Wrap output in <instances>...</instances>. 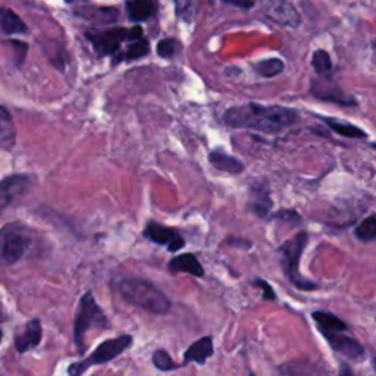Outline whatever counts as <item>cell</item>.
I'll return each instance as SVG.
<instances>
[{"mask_svg": "<svg viewBox=\"0 0 376 376\" xmlns=\"http://www.w3.org/2000/svg\"><path fill=\"white\" fill-rule=\"evenodd\" d=\"M298 121V113L294 109L277 106V104L249 103L243 106H234L223 115V123L232 128H247L267 134H277L294 125Z\"/></svg>", "mask_w": 376, "mask_h": 376, "instance_id": "6da1fadb", "label": "cell"}, {"mask_svg": "<svg viewBox=\"0 0 376 376\" xmlns=\"http://www.w3.org/2000/svg\"><path fill=\"white\" fill-rule=\"evenodd\" d=\"M113 287L125 302L153 314H165L172 309L171 300L153 282L143 278H121L113 282Z\"/></svg>", "mask_w": 376, "mask_h": 376, "instance_id": "7a4b0ae2", "label": "cell"}, {"mask_svg": "<svg viewBox=\"0 0 376 376\" xmlns=\"http://www.w3.org/2000/svg\"><path fill=\"white\" fill-rule=\"evenodd\" d=\"M111 323L106 318V314L97 305L96 298L92 291H87L78 303L77 313H75L74 319V342L77 345L78 353H84L87 350L85 337L90 330H104L109 329Z\"/></svg>", "mask_w": 376, "mask_h": 376, "instance_id": "3957f363", "label": "cell"}, {"mask_svg": "<svg viewBox=\"0 0 376 376\" xmlns=\"http://www.w3.org/2000/svg\"><path fill=\"white\" fill-rule=\"evenodd\" d=\"M309 235L306 231H302L295 234L293 238L287 239L279 249V260L281 267L284 270L285 277L294 285L297 290L302 291H314L318 290V284H314L309 279H306L302 274H300V259H302L303 251L307 246Z\"/></svg>", "mask_w": 376, "mask_h": 376, "instance_id": "277c9868", "label": "cell"}, {"mask_svg": "<svg viewBox=\"0 0 376 376\" xmlns=\"http://www.w3.org/2000/svg\"><path fill=\"white\" fill-rule=\"evenodd\" d=\"M33 244V231L21 223H6L0 235V259L4 265L18 263Z\"/></svg>", "mask_w": 376, "mask_h": 376, "instance_id": "5b68a950", "label": "cell"}, {"mask_svg": "<svg viewBox=\"0 0 376 376\" xmlns=\"http://www.w3.org/2000/svg\"><path fill=\"white\" fill-rule=\"evenodd\" d=\"M131 345H132V335H130V334H124V335H119L116 338L103 341L88 357L80 360V362L71 363L68 366V376H81L90 368L109 363L118 356H121L123 353H125L131 347Z\"/></svg>", "mask_w": 376, "mask_h": 376, "instance_id": "8992f818", "label": "cell"}, {"mask_svg": "<svg viewBox=\"0 0 376 376\" xmlns=\"http://www.w3.org/2000/svg\"><path fill=\"white\" fill-rule=\"evenodd\" d=\"M85 37L93 44L95 50L100 56H108L118 52L125 40L132 41V28H111L104 29V32H87Z\"/></svg>", "mask_w": 376, "mask_h": 376, "instance_id": "52a82bcc", "label": "cell"}, {"mask_svg": "<svg viewBox=\"0 0 376 376\" xmlns=\"http://www.w3.org/2000/svg\"><path fill=\"white\" fill-rule=\"evenodd\" d=\"M144 238L158 246L167 247L171 253H178L186 247V238L176 228L167 227L156 221H150L143 231Z\"/></svg>", "mask_w": 376, "mask_h": 376, "instance_id": "ba28073f", "label": "cell"}, {"mask_svg": "<svg viewBox=\"0 0 376 376\" xmlns=\"http://www.w3.org/2000/svg\"><path fill=\"white\" fill-rule=\"evenodd\" d=\"M312 95L316 99H321L323 102L337 103L340 106H349L353 108L357 104L354 97H351L349 93H345L341 87H338L335 83L329 80H316L312 84Z\"/></svg>", "mask_w": 376, "mask_h": 376, "instance_id": "9c48e42d", "label": "cell"}, {"mask_svg": "<svg viewBox=\"0 0 376 376\" xmlns=\"http://www.w3.org/2000/svg\"><path fill=\"white\" fill-rule=\"evenodd\" d=\"M32 183L33 178L25 174H17L4 178L2 184H0V206H2V210H5L13 200L21 197L28 187L32 186Z\"/></svg>", "mask_w": 376, "mask_h": 376, "instance_id": "30bf717a", "label": "cell"}, {"mask_svg": "<svg viewBox=\"0 0 376 376\" xmlns=\"http://www.w3.org/2000/svg\"><path fill=\"white\" fill-rule=\"evenodd\" d=\"M322 337L328 341L330 349L347 358L357 360L365 353L362 344L349 335H344V333H340V330H337V333H325Z\"/></svg>", "mask_w": 376, "mask_h": 376, "instance_id": "8fae6325", "label": "cell"}, {"mask_svg": "<svg viewBox=\"0 0 376 376\" xmlns=\"http://www.w3.org/2000/svg\"><path fill=\"white\" fill-rule=\"evenodd\" d=\"M279 376H333L326 366L309 358H297L284 363L278 369Z\"/></svg>", "mask_w": 376, "mask_h": 376, "instance_id": "7c38bea8", "label": "cell"}, {"mask_svg": "<svg viewBox=\"0 0 376 376\" xmlns=\"http://www.w3.org/2000/svg\"><path fill=\"white\" fill-rule=\"evenodd\" d=\"M43 338V328H41V321L40 319H32L25 323L22 329H20L17 335H15L13 344L15 349L20 354L27 353L29 350H33L39 347Z\"/></svg>", "mask_w": 376, "mask_h": 376, "instance_id": "4fadbf2b", "label": "cell"}, {"mask_svg": "<svg viewBox=\"0 0 376 376\" xmlns=\"http://www.w3.org/2000/svg\"><path fill=\"white\" fill-rule=\"evenodd\" d=\"M265 13L270 20L277 21L281 25L287 27H298L300 25V15L295 8L288 2V0H267Z\"/></svg>", "mask_w": 376, "mask_h": 376, "instance_id": "5bb4252c", "label": "cell"}, {"mask_svg": "<svg viewBox=\"0 0 376 376\" xmlns=\"http://www.w3.org/2000/svg\"><path fill=\"white\" fill-rule=\"evenodd\" d=\"M214 338L206 335L197 341H194L184 353V365L188 363H197L204 365L206 360L214 356Z\"/></svg>", "mask_w": 376, "mask_h": 376, "instance_id": "9a60e30c", "label": "cell"}, {"mask_svg": "<svg viewBox=\"0 0 376 376\" xmlns=\"http://www.w3.org/2000/svg\"><path fill=\"white\" fill-rule=\"evenodd\" d=\"M168 267L171 272H184L195 278L204 277V269L194 253H183L175 256V258L169 260Z\"/></svg>", "mask_w": 376, "mask_h": 376, "instance_id": "2e32d148", "label": "cell"}, {"mask_svg": "<svg viewBox=\"0 0 376 376\" xmlns=\"http://www.w3.org/2000/svg\"><path fill=\"white\" fill-rule=\"evenodd\" d=\"M209 162L215 169L227 172V174L237 175V174H242L244 171V163L242 160H238L237 158L222 152V150H219V148L214 150V152H210Z\"/></svg>", "mask_w": 376, "mask_h": 376, "instance_id": "e0dca14e", "label": "cell"}, {"mask_svg": "<svg viewBox=\"0 0 376 376\" xmlns=\"http://www.w3.org/2000/svg\"><path fill=\"white\" fill-rule=\"evenodd\" d=\"M247 209L259 218H266L269 215V210L272 209V200L269 197V191L266 187L258 186L250 190V202Z\"/></svg>", "mask_w": 376, "mask_h": 376, "instance_id": "ac0fdd59", "label": "cell"}, {"mask_svg": "<svg viewBox=\"0 0 376 376\" xmlns=\"http://www.w3.org/2000/svg\"><path fill=\"white\" fill-rule=\"evenodd\" d=\"M312 319L314 321L316 326H318L319 333L325 334V333H345L347 330V325H345L340 318H337L335 314L329 313V312H313L312 313Z\"/></svg>", "mask_w": 376, "mask_h": 376, "instance_id": "d6986e66", "label": "cell"}, {"mask_svg": "<svg viewBox=\"0 0 376 376\" xmlns=\"http://www.w3.org/2000/svg\"><path fill=\"white\" fill-rule=\"evenodd\" d=\"M127 9L132 22H143L155 13V4L153 0H131Z\"/></svg>", "mask_w": 376, "mask_h": 376, "instance_id": "ffe728a7", "label": "cell"}, {"mask_svg": "<svg viewBox=\"0 0 376 376\" xmlns=\"http://www.w3.org/2000/svg\"><path fill=\"white\" fill-rule=\"evenodd\" d=\"M0 25H2V33L12 36L27 32V25L17 13L11 9H4L0 15Z\"/></svg>", "mask_w": 376, "mask_h": 376, "instance_id": "44dd1931", "label": "cell"}, {"mask_svg": "<svg viewBox=\"0 0 376 376\" xmlns=\"http://www.w3.org/2000/svg\"><path fill=\"white\" fill-rule=\"evenodd\" d=\"M0 144L4 150H11L15 146V125L5 106H2V118H0Z\"/></svg>", "mask_w": 376, "mask_h": 376, "instance_id": "7402d4cb", "label": "cell"}, {"mask_svg": "<svg viewBox=\"0 0 376 376\" xmlns=\"http://www.w3.org/2000/svg\"><path fill=\"white\" fill-rule=\"evenodd\" d=\"M322 119L330 130L342 135V137H347V139H365L366 137V132L356 125L340 123V121H337V119H333V118H322Z\"/></svg>", "mask_w": 376, "mask_h": 376, "instance_id": "603a6c76", "label": "cell"}, {"mask_svg": "<svg viewBox=\"0 0 376 376\" xmlns=\"http://www.w3.org/2000/svg\"><path fill=\"white\" fill-rule=\"evenodd\" d=\"M78 12L81 17L96 22H115L119 15L113 8H81Z\"/></svg>", "mask_w": 376, "mask_h": 376, "instance_id": "cb8c5ba5", "label": "cell"}, {"mask_svg": "<svg viewBox=\"0 0 376 376\" xmlns=\"http://www.w3.org/2000/svg\"><path fill=\"white\" fill-rule=\"evenodd\" d=\"M197 8H199V0H175V12L178 15V18L191 24L197 15Z\"/></svg>", "mask_w": 376, "mask_h": 376, "instance_id": "d4e9b609", "label": "cell"}, {"mask_svg": "<svg viewBox=\"0 0 376 376\" xmlns=\"http://www.w3.org/2000/svg\"><path fill=\"white\" fill-rule=\"evenodd\" d=\"M152 362L155 365V368L160 372H172V370H176V369H181L183 366H186L184 363H175L171 354L163 350V349H158L153 356H152Z\"/></svg>", "mask_w": 376, "mask_h": 376, "instance_id": "484cf974", "label": "cell"}, {"mask_svg": "<svg viewBox=\"0 0 376 376\" xmlns=\"http://www.w3.org/2000/svg\"><path fill=\"white\" fill-rule=\"evenodd\" d=\"M254 68H256V71H258L259 75H262V77L272 78V77H277V75H279L284 71L285 65L281 59L272 57V59H266V61L259 62Z\"/></svg>", "mask_w": 376, "mask_h": 376, "instance_id": "4316f807", "label": "cell"}, {"mask_svg": "<svg viewBox=\"0 0 376 376\" xmlns=\"http://www.w3.org/2000/svg\"><path fill=\"white\" fill-rule=\"evenodd\" d=\"M356 237L363 243H369L376 239V215H370L356 228Z\"/></svg>", "mask_w": 376, "mask_h": 376, "instance_id": "83f0119b", "label": "cell"}, {"mask_svg": "<svg viewBox=\"0 0 376 376\" xmlns=\"http://www.w3.org/2000/svg\"><path fill=\"white\" fill-rule=\"evenodd\" d=\"M312 65L314 68V71L321 74V75H325L330 71V68H333V62H330V57L328 55V52L319 49L316 50L313 53V57H312Z\"/></svg>", "mask_w": 376, "mask_h": 376, "instance_id": "f1b7e54d", "label": "cell"}, {"mask_svg": "<svg viewBox=\"0 0 376 376\" xmlns=\"http://www.w3.org/2000/svg\"><path fill=\"white\" fill-rule=\"evenodd\" d=\"M148 52H150L148 41L144 39H140V40H135L130 44V48L127 50V57L128 59H140V57L146 56Z\"/></svg>", "mask_w": 376, "mask_h": 376, "instance_id": "f546056e", "label": "cell"}, {"mask_svg": "<svg viewBox=\"0 0 376 376\" xmlns=\"http://www.w3.org/2000/svg\"><path fill=\"white\" fill-rule=\"evenodd\" d=\"M175 50H176V44H175V40H172V39H165V40H160L158 43L156 52L163 59L172 57L175 55Z\"/></svg>", "mask_w": 376, "mask_h": 376, "instance_id": "4dcf8cb0", "label": "cell"}, {"mask_svg": "<svg viewBox=\"0 0 376 376\" xmlns=\"http://www.w3.org/2000/svg\"><path fill=\"white\" fill-rule=\"evenodd\" d=\"M253 285L262 290V298L266 300V302H277V294L269 282H266L265 279H254Z\"/></svg>", "mask_w": 376, "mask_h": 376, "instance_id": "1f68e13d", "label": "cell"}, {"mask_svg": "<svg viewBox=\"0 0 376 376\" xmlns=\"http://www.w3.org/2000/svg\"><path fill=\"white\" fill-rule=\"evenodd\" d=\"M274 219H282V221H290L291 223H300L302 222V219H300V216L294 212V210H281V212H278Z\"/></svg>", "mask_w": 376, "mask_h": 376, "instance_id": "d6a6232c", "label": "cell"}, {"mask_svg": "<svg viewBox=\"0 0 376 376\" xmlns=\"http://www.w3.org/2000/svg\"><path fill=\"white\" fill-rule=\"evenodd\" d=\"M225 4L228 5H232V6H237V8H242V9H250L254 6L256 0H223Z\"/></svg>", "mask_w": 376, "mask_h": 376, "instance_id": "836d02e7", "label": "cell"}, {"mask_svg": "<svg viewBox=\"0 0 376 376\" xmlns=\"http://www.w3.org/2000/svg\"><path fill=\"white\" fill-rule=\"evenodd\" d=\"M227 244L230 246H237V247H243V249H251L253 244L249 242H244V239H228Z\"/></svg>", "mask_w": 376, "mask_h": 376, "instance_id": "e575fe53", "label": "cell"}, {"mask_svg": "<svg viewBox=\"0 0 376 376\" xmlns=\"http://www.w3.org/2000/svg\"><path fill=\"white\" fill-rule=\"evenodd\" d=\"M340 376H353L351 370L349 366H345V365H341L340 366Z\"/></svg>", "mask_w": 376, "mask_h": 376, "instance_id": "d590c367", "label": "cell"}, {"mask_svg": "<svg viewBox=\"0 0 376 376\" xmlns=\"http://www.w3.org/2000/svg\"><path fill=\"white\" fill-rule=\"evenodd\" d=\"M372 365H373V369H375V372H376V357L373 358V362H372Z\"/></svg>", "mask_w": 376, "mask_h": 376, "instance_id": "8d00e7d4", "label": "cell"}, {"mask_svg": "<svg viewBox=\"0 0 376 376\" xmlns=\"http://www.w3.org/2000/svg\"><path fill=\"white\" fill-rule=\"evenodd\" d=\"M249 376H256V375H254L253 372H250V373H249Z\"/></svg>", "mask_w": 376, "mask_h": 376, "instance_id": "74e56055", "label": "cell"}, {"mask_svg": "<svg viewBox=\"0 0 376 376\" xmlns=\"http://www.w3.org/2000/svg\"><path fill=\"white\" fill-rule=\"evenodd\" d=\"M373 48H375V55H376V41H375V46Z\"/></svg>", "mask_w": 376, "mask_h": 376, "instance_id": "f35d334b", "label": "cell"}, {"mask_svg": "<svg viewBox=\"0 0 376 376\" xmlns=\"http://www.w3.org/2000/svg\"><path fill=\"white\" fill-rule=\"evenodd\" d=\"M372 147H373V148H376V143H375V144H372Z\"/></svg>", "mask_w": 376, "mask_h": 376, "instance_id": "ab89813d", "label": "cell"}]
</instances>
